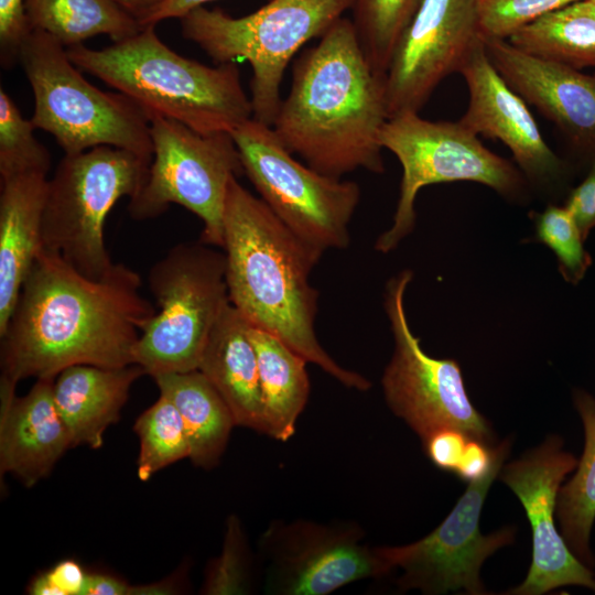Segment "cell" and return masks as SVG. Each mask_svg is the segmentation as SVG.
I'll return each mask as SVG.
<instances>
[{
    "mask_svg": "<svg viewBox=\"0 0 595 595\" xmlns=\"http://www.w3.org/2000/svg\"><path fill=\"white\" fill-rule=\"evenodd\" d=\"M158 311L143 327L134 361L152 378L198 369L208 337L230 303L224 251L203 241L174 246L149 272Z\"/></svg>",
    "mask_w": 595,
    "mask_h": 595,
    "instance_id": "cell-7",
    "label": "cell"
},
{
    "mask_svg": "<svg viewBox=\"0 0 595 595\" xmlns=\"http://www.w3.org/2000/svg\"><path fill=\"white\" fill-rule=\"evenodd\" d=\"M480 40L477 0H421L385 76L389 118L419 112Z\"/></svg>",
    "mask_w": 595,
    "mask_h": 595,
    "instance_id": "cell-15",
    "label": "cell"
},
{
    "mask_svg": "<svg viewBox=\"0 0 595 595\" xmlns=\"http://www.w3.org/2000/svg\"><path fill=\"white\" fill-rule=\"evenodd\" d=\"M150 130L152 161L143 186L130 198V216L155 218L177 204L203 221L201 241L221 247L228 183L244 172L231 133H201L161 116L150 120Z\"/></svg>",
    "mask_w": 595,
    "mask_h": 595,
    "instance_id": "cell-11",
    "label": "cell"
},
{
    "mask_svg": "<svg viewBox=\"0 0 595 595\" xmlns=\"http://www.w3.org/2000/svg\"><path fill=\"white\" fill-rule=\"evenodd\" d=\"M421 0H353V24L372 71L386 76L394 48Z\"/></svg>",
    "mask_w": 595,
    "mask_h": 595,
    "instance_id": "cell-28",
    "label": "cell"
},
{
    "mask_svg": "<svg viewBox=\"0 0 595 595\" xmlns=\"http://www.w3.org/2000/svg\"><path fill=\"white\" fill-rule=\"evenodd\" d=\"M412 277V271L403 270L386 285L385 310L394 338L393 355L381 379L386 401L422 442L452 428L489 444L490 425L469 400L458 364L428 355L410 328L404 293Z\"/></svg>",
    "mask_w": 595,
    "mask_h": 595,
    "instance_id": "cell-12",
    "label": "cell"
},
{
    "mask_svg": "<svg viewBox=\"0 0 595 595\" xmlns=\"http://www.w3.org/2000/svg\"><path fill=\"white\" fill-rule=\"evenodd\" d=\"M223 251L230 303L343 386L359 391L370 381L338 365L315 332L317 291L310 274L323 256L298 238L261 199L232 176L223 213Z\"/></svg>",
    "mask_w": 595,
    "mask_h": 595,
    "instance_id": "cell-3",
    "label": "cell"
},
{
    "mask_svg": "<svg viewBox=\"0 0 595 595\" xmlns=\"http://www.w3.org/2000/svg\"><path fill=\"white\" fill-rule=\"evenodd\" d=\"M24 9L31 30L50 34L66 48L98 34L119 42L144 28L115 0H24Z\"/></svg>",
    "mask_w": 595,
    "mask_h": 595,
    "instance_id": "cell-26",
    "label": "cell"
},
{
    "mask_svg": "<svg viewBox=\"0 0 595 595\" xmlns=\"http://www.w3.org/2000/svg\"><path fill=\"white\" fill-rule=\"evenodd\" d=\"M385 77L369 65L353 21L338 19L294 63L272 129L284 147L335 178L385 171L379 142L388 120Z\"/></svg>",
    "mask_w": 595,
    "mask_h": 595,
    "instance_id": "cell-2",
    "label": "cell"
},
{
    "mask_svg": "<svg viewBox=\"0 0 595 595\" xmlns=\"http://www.w3.org/2000/svg\"><path fill=\"white\" fill-rule=\"evenodd\" d=\"M153 379L160 394L166 397L182 416L191 450L188 458L197 467H215L236 425L225 400L198 369L162 374Z\"/></svg>",
    "mask_w": 595,
    "mask_h": 595,
    "instance_id": "cell-23",
    "label": "cell"
},
{
    "mask_svg": "<svg viewBox=\"0 0 595 595\" xmlns=\"http://www.w3.org/2000/svg\"><path fill=\"white\" fill-rule=\"evenodd\" d=\"M249 329L229 303L208 337L198 370L225 400L236 425L263 434L258 358Z\"/></svg>",
    "mask_w": 595,
    "mask_h": 595,
    "instance_id": "cell-22",
    "label": "cell"
},
{
    "mask_svg": "<svg viewBox=\"0 0 595 595\" xmlns=\"http://www.w3.org/2000/svg\"><path fill=\"white\" fill-rule=\"evenodd\" d=\"M353 522L273 521L261 536L266 591L279 595H326L389 572L377 548L363 542Z\"/></svg>",
    "mask_w": 595,
    "mask_h": 595,
    "instance_id": "cell-14",
    "label": "cell"
},
{
    "mask_svg": "<svg viewBox=\"0 0 595 595\" xmlns=\"http://www.w3.org/2000/svg\"><path fill=\"white\" fill-rule=\"evenodd\" d=\"M141 22L162 0H115Z\"/></svg>",
    "mask_w": 595,
    "mask_h": 595,
    "instance_id": "cell-41",
    "label": "cell"
},
{
    "mask_svg": "<svg viewBox=\"0 0 595 595\" xmlns=\"http://www.w3.org/2000/svg\"><path fill=\"white\" fill-rule=\"evenodd\" d=\"M537 240L548 246L558 259L560 273L571 284H577L592 264L584 247V237L565 206L550 204L531 215Z\"/></svg>",
    "mask_w": 595,
    "mask_h": 595,
    "instance_id": "cell-31",
    "label": "cell"
},
{
    "mask_svg": "<svg viewBox=\"0 0 595 595\" xmlns=\"http://www.w3.org/2000/svg\"><path fill=\"white\" fill-rule=\"evenodd\" d=\"M249 332L258 358L263 434L285 442L309 399L307 361L277 336L251 325Z\"/></svg>",
    "mask_w": 595,
    "mask_h": 595,
    "instance_id": "cell-24",
    "label": "cell"
},
{
    "mask_svg": "<svg viewBox=\"0 0 595 595\" xmlns=\"http://www.w3.org/2000/svg\"><path fill=\"white\" fill-rule=\"evenodd\" d=\"M31 32L24 0H0V63L6 69L19 62L20 47Z\"/></svg>",
    "mask_w": 595,
    "mask_h": 595,
    "instance_id": "cell-34",
    "label": "cell"
},
{
    "mask_svg": "<svg viewBox=\"0 0 595 595\" xmlns=\"http://www.w3.org/2000/svg\"><path fill=\"white\" fill-rule=\"evenodd\" d=\"M577 462L563 450V440L551 435L538 448L501 467L499 478L520 500L532 531L528 575L506 594L541 595L566 585L595 592L594 572L573 554L554 523L561 484Z\"/></svg>",
    "mask_w": 595,
    "mask_h": 595,
    "instance_id": "cell-16",
    "label": "cell"
},
{
    "mask_svg": "<svg viewBox=\"0 0 595 595\" xmlns=\"http://www.w3.org/2000/svg\"><path fill=\"white\" fill-rule=\"evenodd\" d=\"M66 51L80 71L129 97L150 120L161 116L201 133H231L252 118L235 63L208 66L180 55L155 25L104 48L79 44Z\"/></svg>",
    "mask_w": 595,
    "mask_h": 595,
    "instance_id": "cell-4",
    "label": "cell"
},
{
    "mask_svg": "<svg viewBox=\"0 0 595 595\" xmlns=\"http://www.w3.org/2000/svg\"><path fill=\"white\" fill-rule=\"evenodd\" d=\"M577 0H477L482 37L507 40L543 14Z\"/></svg>",
    "mask_w": 595,
    "mask_h": 595,
    "instance_id": "cell-33",
    "label": "cell"
},
{
    "mask_svg": "<svg viewBox=\"0 0 595 595\" xmlns=\"http://www.w3.org/2000/svg\"><path fill=\"white\" fill-rule=\"evenodd\" d=\"M213 0H162L141 22L142 26L156 25L159 22L177 18L181 19L191 11L204 7Z\"/></svg>",
    "mask_w": 595,
    "mask_h": 595,
    "instance_id": "cell-39",
    "label": "cell"
},
{
    "mask_svg": "<svg viewBox=\"0 0 595 595\" xmlns=\"http://www.w3.org/2000/svg\"><path fill=\"white\" fill-rule=\"evenodd\" d=\"M29 593L32 595H60L46 572L39 574L32 580L29 586Z\"/></svg>",
    "mask_w": 595,
    "mask_h": 595,
    "instance_id": "cell-42",
    "label": "cell"
},
{
    "mask_svg": "<svg viewBox=\"0 0 595 595\" xmlns=\"http://www.w3.org/2000/svg\"><path fill=\"white\" fill-rule=\"evenodd\" d=\"M516 48L575 69L595 67V2L577 0L550 11L509 36Z\"/></svg>",
    "mask_w": 595,
    "mask_h": 595,
    "instance_id": "cell-25",
    "label": "cell"
},
{
    "mask_svg": "<svg viewBox=\"0 0 595 595\" xmlns=\"http://www.w3.org/2000/svg\"><path fill=\"white\" fill-rule=\"evenodd\" d=\"M564 206L586 239L595 228V160L589 164L583 181L569 191Z\"/></svg>",
    "mask_w": 595,
    "mask_h": 595,
    "instance_id": "cell-36",
    "label": "cell"
},
{
    "mask_svg": "<svg viewBox=\"0 0 595 595\" xmlns=\"http://www.w3.org/2000/svg\"><path fill=\"white\" fill-rule=\"evenodd\" d=\"M502 78L563 136L578 167L595 160V74L527 54L505 39L482 37Z\"/></svg>",
    "mask_w": 595,
    "mask_h": 595,
    "instance_id": "cell-18",
    "label": "cell"
},
{
    "mask_svg": "<svg viewBox=\"0 0 595 595\" xmlns=\"http://www.w3.org/2000/svg\"><path fill=\"white\" fill-rule=\"evenodd\" d=\"M379 142L402 166L393 223L375 244L382 253L393 250L413 230L415 198L426 185L470 181L509 201L527 198L528 182L521 171L484 147L478 136L459 121H431L419 112H402L388 118Z\"/></svg>",
    "mask_w": 595,
    "mask_h": 595,
    "instance_id": "cell-9",
    "label": "cell"
},
{
    "mask_svg": "<svg viewBox=\"0 0 595 595\" xmlns=\"http://www.w3.org/2000/svg\"><path fill=\"white\" fill-rule=\"evenodd\" d=\"M55 378L37 379L23 397L14 383L0 385V469L32 487L72 447L53 396Z\"/></svg>",
    "mask_w": 595,
    "mask_h": 595,
    "instance_id": "cell-19",
    "label": "cell"
},
{
    "mask_svg": "<svg viewBox=\"0 0 595 595\" xmlns=\"http://www.w3.org/2000/svg\"><path fill=\"white\" fill-rule=\"evenodd\" d=\"M495 459V447H489V444L469 437L454 474L468 484L477 482L491 470Z\"/></svg>",
    "mask_w": 595,
    "mask_h": 595,
    "instance_id": "cell-37",
    "label": "cell"
},
{
    "mask_svg": "<svg viewBox=\"0 0 595 595\" xmlns=\"http://www.w3.org/2000/svg\"><path fill=\"white\" fill-rule=\"evenodd\" d=\"M593 2H595V0H592Z\"/></svg>",
    "mask_w": 595,
    "mask_h": 595,
    "instance_id": "cell-43",
    "label": "cell"
},
{
    "mask_svg": "<svg viewBox=\"0 0 595 595\" xmlns=\"http://www.w3.org/2000/svg\"><path fill=\"white\" fill-rule=\"evenodd\" d=\"M140 440L138 476L148 480L158 470L190 457V443L182 416L163 394L134 423Z\"/></svg>",
    "mask_w": 595,
    "mask_h": 595,
    "instance_id": "cell-29",
    "label": "cell"
},
{
    "mask_svg": "<svg viewBox=\"0 0 595 595\" xmlns=\"http://www.w3.org/2000/svg\"><path fill=\"white\" fill-rule=\"evenodd\" d=\"M151 161L109 145L64 154L47 182L43 248L89 279L104 277L113 266L105 244L107 215L143 186Z\"/></svg>",
    "mask_w": 595,
    "mask_h": 595,
    "instance_id": "cell-8",
    "label": "cell"
},
{
    "mask_svg": "<svg viewBox=\"0 0 595 595\" xmlns=\"http://www.w3.org/2000/svg\"><path fill=\"white\" fill-rule=\"evenodd\" d=\"M574 405L584 429V450L574 475L560 487L556 515L567 547L585 565L593 567L591 532L595 521V398L576 389Z\"/></svg>",
    "mask_w": 595,
    "mask_h": 595,
    "instance_id": "cell-27",
    "label": "cell"
},
{
    "mask_svg": "<svg viewBox=\"0 0 595 595\" xmlns=\"http://www.w3.org/2000/svg\"><path fill=\"white\" fill-rule=\"evenodd\" d=\"M469 435L458 429H442L423 441L431 462L440 469L455 473Z\"/></svg>",
    "mask_w": 595,
    "mask_h": 595,
    "instance_id": "cell-35",
    "label": "cell"
},
{
    "mask_svg": "<svg viewBox=\"0 0 595 595\" xmlns=\"http://www.w3.org/2000/svg\"><path fill=\"white\" fill-rule=\"evenodd\" d=\"M140 289L141 277L123 263L94 280L42 248L0 335L1 379L17 385L74 365L136 364V345L158 311Z\"/></svg>",
    "mask_w": 595,
    "mask_h": 595,
    "instance_id": "cell-1",
    "label": "cell"
},
{
    "mask_svg": "<svg viewBox=\"0 0 595 595\" xmlns=\"http://www.w3.org/2000/svg\"><path fill=\"white\" fill-rule=\"evenodd\" d=\"M496 448L491 470L468 484L450 515L426 537L401 547H376L389 572L401 569L400 589H419L424 594H445L463 589L486 594L479 578L484 561L498 549L512 543L515 530L502 528L484 536L479 518L494 479L501 470L510 450L508 440Z\"/></svg>",
    "mask_w": 595,
    "mask_h": 595,
    "instance_id": "cell-13",
    "label": "cell"
},
{
    "mask_svg": "<svg viewBox=\"0 0 595 595\" xmlns=\"http://www.w3.org/2000/svg\"><path fill=\"white\" fill-rule=\"evenodd\" d=\"M19 63L34 96L31 118L53 136L64 154L109 145L152 160L150 119L129 97L99 89L50 34L31 30Z\"/></svg>",
    "mask_w": 595,
    "mask_h": 595,
    "instance_id": "cell-5",
    "label": "cell"
},
{
    "mask_svg": "<svg viewBox=\"0 0 595 595\" xmlns=\"http://www.w3.org/2000/svg\"><path fill=\"white\" fill-rule=\"evenodd\" d=\"M138 595V586L107 574H88L83 595Z\"/></svg>",
    "mask_w": 595,
    "mask_h": 595,
    "instance_id": "cell-40",
    "label": "cell"
},
{
    "mask_svg": "<svg viewBox=\"0 0 595 595\" xmlns=\"http://www.w3.org/2000/svg\"><path fill=\"white\" fill-rule=\"evenodd\" d=\"M143 375L137 364L117 368L74 365L55 377L54 401L72 447L102 446L105 431L119 421L131 386Z\"/></svg>",
    "mask_w": 595,
    "mask_h": 595,
    "instance_id": "cell-21",
    "label": "cell"
},
{
    "mask_svg": "<svg viewBox=\"0 0 595 595\" xmlns=\"http://www.w3.org/2000/svg\"><path fill=\"white\" fill-rule=\"evenodd\" d=\"M252 589L251 561L239 519H227L221 553L206 571L203 594H248Z\"/></svg>",
    "mask_w": 595,
    "mask_h": 595,
    "instance_id": "cell-32",
    "label": "cell"
},
{
    "mask_svg": "<svg viewBox=\"0 0 595 595\" xmlns=\"http://www.w3.org/2000/svg\"><path fill=\"white\" fill-rule=\"evenodd\" d=\"M353 0H270L259 10L232 18L199 7L180 19L182 35L216 64L247 61L252 71V118L272 126L284 71L310 40L321 37Z\"/></svg>",
    "mask_w": 595,
    "mask_h": 595,
    "instance_id": "cell-6",
    "label": "cell"
},
{
    "mask_svg": "<svg viewBox=\"0 0 595 595\" xmlns=\"http://www.w3.org/2000/svg\"><path fill=\"white\" fill-rule=\"evenodd\" d=\"M458 73L469 94L468 106L458 121L477 136L501 141L534 188L550 195L566 191L572 164L545 142L528 104L496 69L483 40Z\"/></svg>",
    "mask_w": 595,
    "mask_h": 595,
    "instance_id": "cell-17",
    "label": "cell"
},
{
    "mask_svg": "<svg viewBox=\"0 0 595 595\" xmlns=\"http://www.w3.org/2000/svg\"><path fill=\"white\" fill-rule=\"evenodd\" d=\"M47 175L29 172L1 177L0 194V335L21 288L43 248L42 219Z\"/></svg>",
    "mask_w": 595,
    "mask_h": 595,
    "instance_id": "cell-20",
    "label": "cell"
},
{
    "mask_svg": "<svg viewBox=\"0 0 595 595\" xmlns=\"http://www.w3.org/2000/svg\"><path fill=\"white\" fill-rule=\"evenodd\" d=\"M231 136L244 173L298 238L322 253L349 246V223L360 201L356 182L324 175L300 163L272 127L255 118Z\"/></svg>",
    "mask_w": 595,
    "mask_h": 595,
    "instance_id": "cell-10",
    "label": "cell"
},
{
    "mask_svg": "<svg viewBox=\"0 0 595 595\" xmlns=\"http://www.w3.org/2000/svg\"><path fill=\"white\" fill-rule=\"evenodd\" d=\"M31 119H25L13 99L0 88V175L48 173L50 151L34 137Z\"/></svg>",
    "mask_w": 595,
    "mask_h": 595,
    "instance_id": "cell-30",
    "label": "cell"
},
{
    "mask_svg": "<svg viewBox=\"0 0 595 595\" xmlns=\"http://www.w3.org/2000/svg\"><path fill=\"white\" fill-rule=\"evenodd\" d=\"M46 573L60 595H83L88 574L77 562L64 560Z\"/></svg>",
    "mask_w": 595,
    "mask_h": 595,
    "instance_id": "cell-38",
    "label": "cell"
}]
</instances>
